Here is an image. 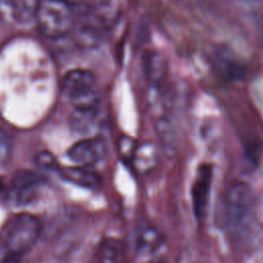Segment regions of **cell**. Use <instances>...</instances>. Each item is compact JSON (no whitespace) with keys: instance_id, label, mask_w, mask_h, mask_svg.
<instances>
[{"instance_id":"9c48e42d","label":"cell","mask_w":263,"mask_h":263,"mask_svg":"<svg viewBox=\"0 0 263 263\" xmlns=\"http://www.w3.org/2000/svg\"><path fill=\"white\" fill-rule=\"evenodd\" d=\"M91 13L104 30H110L122 15V0H91Z\"/></svg>"},{"instance_id":"d6986e66","label":"cell","mask_w":263,"mask_h":263,"mask_svg":"<svg viewBox=\"0 0 263 263\" xmlns=\"http://www.w3.org/2000/svg\"><path fill=\"white\" fill-rule=\"evenodd\" d=\"M36 163L45 171H59V164L55 157L48 151H41L36 155Z\"/></svg>"},{"instance_id":"4fadbf2b","label":"cell","mask_w":263,"mask_h":263,"mask_svg":"<svg viewBox=\"0 0 263 263\" xmlns=\"http://www.w3.org/2000/svg\"><path fill=\"white\" fill-rule=\"evenodd\" d=\"M12 17L20 24H28L35 20L40 0H5Z\"/></svg>"},{"instance_id":"7c38bea8","label":"cell","mask_w":263,"mask_h":263,"mask_svg":"<svg viewBox=\"0 0 263 263\" xmlns=\"http://www.w3.org/2000/svg\"><path fill=\"white\" fill-rule=\"evenodd\" d=\"M163 242V237L160 231L151 225L142 228L138 234L137 248L144 255H150L159 250Z\"/></svg>"},{"instance_id":"603a6c76","label":"cell","mask_w":263,"mask_h":263,"mask_svg":"<svg viewBox=\"0 0 263 263\" xmlns=\"http://www.w3.org/2000/svg\"><path fill=\"white\" fill-rule=\"evenodd\" d=\"M233 1L240 6L251 8V9L263 7V0H233Z\"/></svg>"},{"instance_id":"44dd1931","label":"cell","mask_w":263,"mask_h":263,"mask_svg":"<svg viewBox=\"0 0 263 263\" xmlns=\"http://www.w3.org/2000/svg\"><path fill=\"white\" fill-rule=\"evenodd\" d=\"M11 150V140L8 134L0 128V159H5Z\"/></svg>"},{"instance_id":"e0dca14e","label":"cell","mask_w":263,"mask_h":263,"mask_svg":"<svg viewBox=\"0 0 263 263\" xmlns=\"http://www.w3.org/2000/svg\"><path fill=\"white\" fill-rule=\"evenodd\" d=\"M158 140L166 152H173L176 145V135L172 122L165 116L158 118L155 125Z\"/></svg>"},{"instance_id":"52a82bcc","label":"cell","mask_w":263,"mask_h":263,"mask_svg":"<svg viewBox=\"0 0 263 263\" xmlns=\"http://www.w3.org/2000/svg\"><path fill=\"white\" fill-rule=\"evenodd\" d=\"M106 144L100 138H88L76 142L68 150V156L76 163L90 165L103 158Z\"/></svg>"},{"instance_id":"ffe728a7","label":"cell","mask_w":263,"mask_h":263,"mask_svg":"<svg viewBox=\"0 0 263 263\" xmlns=\"http://www.w3.org/2000/svg\"><path fill=\"white\" fill-rule=\"evenodd\" d=\"M72 8L76 17L91 13V0H65Z\"/></svg>"},{"instance_id":"3957f363","label":"cell","mask_w":263,"mask_h":263,"mask_svg":"<svg viewBox=\"0 0 263 263\" xmlns=\"http://www.w3.org/2000/svg\"><path fill=\"white\" fill-rule=\"evenodd\" d=\"M255 209L253 192L249 184L233 181L227 188L222 202V220L224 226L237 230L249 220Z\"/></svg>"},{"instance_id":"2e32d148","label":"cell","mask_w":263,"mask_h":263,"mask_svg":"<svg viewBox=\"0 0 263 263\" xmlns=\"http://www.w3.org/2000/svg\"><path fill=\"white\" fill-rule=\"evenodd\" d=\"M98 109L92 110H74L71 116L72 127L80 133L90 132L98 123Z\"/></svg>"},{"instance_id":"5bb4252c","label":"cell","mask_w":263,"mask_h":263,"mask_svg":"<svg viewBox=\"0 0 263 263\" xmlns=\"http://www.w3.org/2000/svg\"><path fill=\"white\" fill-rule=\"evenodd\" d=\"M123 246L120 240L107 237L99 248L98 263H123Z\"/></svg>"},{"instance_id":"9a60e30c","label":"cell","mask_w":263,"mask_h":263,"mask_svg":"<svg viewBox=\"0 0 263 263\" xmlns=\"http://www.w3.org/2000/svg\"><path fill=\"white\" fill-rule=\"evenodd\" d=\"M156 161V149L155 146L150 143H143L137 146L132 163L135 164L136 168L140 172L150 171Z\"/></svg>"},{"instance_id":"5b68a950","label":"cell","mask_w":263,"mask_h":263,"mask_svg":"<svg viewBox=\"0 0 263 263\" xmlns=\"http://www.w3.org/2000/svg\"><path fill=\"white\" fill-rule=\"evenodd\" d=\"M213 181V166L211 163H201L198 165L191 188V205L195 219L198 222L203 221L206 218L211 187Z\"/></svg>"},{"instance_id":"7a4b0ae2","label":"cell","mask_w":263,"mask_h":263,"mask_svg":"<svg viewBox=\"0 0 263 263\" xmlns=\"http://www.w3.org/2000/svg\"><path fill=\"white\" fill-rule=\"evenodd\" d=\"M62 89L74 110L98 109L100 105V92L95 75L85 69H73L68 71L62 82Z\"/></svg>"},{"instance_id":"6da1fadb","label":"cell","mask_w":263,"mask_h":263,"mask_svg":"<svg viewBox=\"0 0 263 263\" xmlns=\"http://www.w3.org/2000/svg\"><path fill=\"white\" fill-rule=\"evenodd\" d=\"M75 13L65 0H40L35 21L40 33L48 39H59L70 33Z\"/></svg>"},{"instance_id":"8992f818","label":"cell","mask_w":263,"mask_h":263,"mask_svg":"<svg viewBox=\"0 0 263 263\" xmlns=\"http://www.w3.org/2000/svg\"><path fill=\"white\" fill-rule=\"evenodd\" d=\"M39 184V178L33 172L27 170L17 171L10 182V199L17 205L30 203L36 196Z\"/></svg>"},{"instance_id":"8fae6325","label":"cell","mask_w":263,"mask_h":263,"mask_svg":"<svg viewBox=\"0 0 263 263\" xmlns=\"http://www.w3.org/2000/svg\"><path fill=\"white\" fill-rule=\"evenodd\" d=\"M144 71L150 87L166 84V66L162 57L155 51L148 52L144 58Z\"/></svg>"},{"instance_id":"277c9868","label":"cell","mask_w":263,"mask_h":263,"mask_svg":"<svg viewBox=\"0 0 263 263\" xmlns=\"http://www.w3.org/2000/svg\"><path fill=\"white\" fill-rule=\"evenodd\" d=\"M40 231L39 220L31 214L23 213L13 216L4 224L1 238L6 252L24 255L34 246Z\"/></svg>"},{"instance_id":"ac0fdd59","label":"cell","mask_w":263,"mask_h":263,"mask_svg":"<svg viewBox=\"0 0 263 263\" xmlns=\"http://www.w3.org/2000/svg\"><path fill=\"white\" fill-rule=\"evenodd\" d=\"M137 146L138 145L130 137H127V136L121 137L118 142V152H119L120 157L124 161L132 163Z\"/></svg>"},{"instance_id":"7402d4cb","label":"cell","mask_w":263,"mask_h":263,"mask_svg":"<svg viewBox=\"0 0 263 263\" xmlns=\"http://www.w3.org/2000/svg\"><path fill=\"white\" fill-rule=\"evenodd\" d=\"M23 255L13 253V252H6L4 256L0 259V263H21Z\"/></svg>"},{"instance_id":"cb8c5ba5","label":"cell","mask_w":263,"mask_h":263,"mask_svg":"<svg viewBox=\"0 0 263 263\" xmlns=\"http://www.w3.org/2000/svg\"><path fill=\"white\" fill-rule=\"evenodd\" d=\"M256 211V217L259 223L263 226V194L260 196L259 200L257 201V204L254 209Z\"/></svg>"},{"instance_id":"30bf717a","label":"cell","mask_w":263,"mask_h":263,"mask_svg":"<svg viewBox=\"0 0 263 263\" xmlns=\"http://www.w3.org/2000/svg\"><path fill=\"white\" fill-rule=\"evenodd\" d=\"M59 173L61 176L77 186L87 188V189H97L102 184V179L95 171L83 166H69V167H60Z\"/></svg>"},{"instance_id":"d4e9b609","label":"cell","mask_w":263,"mask_h":263,"mask_svg":"<svg viewBox=\"0 0 263 263\" xmlns=\"http://www.w3.org/2000/svg\"><path fill=\"white\" fill-rule=\"evenodd\" d=\"M3 186H4V184H3V181H2V179L0 178V191L3 189Z\"/></svg>"},{"instance_id":"ba28073f","label":"cell","mask_w":263,"mask_h":263,"mask_svg":"<svg viewBox=\"0 0 263 263\" xmlns=\"http://www.w3.org/2000/svg\"><path fill=\"white\" fill-rule=\"evenodd\" d=\"M104 28L96 20L92 13L80 17H76L74 27V37L76 43L83 48L91 49L97 47L102 38V31Z\"/></svg>"}]
</instances>
